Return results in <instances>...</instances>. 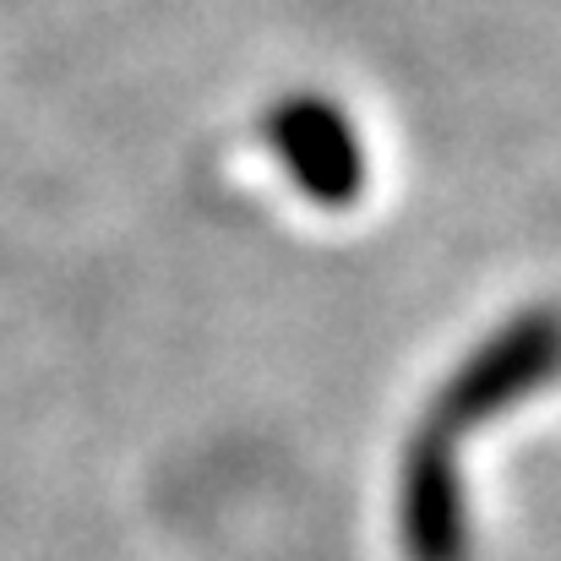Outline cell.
Segmentation results:
<instances>
[{
  "label": "cell",
  "mask_w": 561,
  "mask_h": 561,
  "mask_svg": "<svg viewBox=\"0 0 561 561\" xmlns=\"http://www.w3.org/2000/svg\"><path fill=\"white\" fill-rule=\"evenodd\" d=\"M551 381H561V306H529L513 322H502L442 381V392L420 425L458 447L474 425L518 409L524 398L546 392Z\"/></svg>",
  "instance_id": "6da1fadb"
},
{
  "label": "cell",
  "mask_w": 561,
  "mask_h": 561,
  "mask_svg": "<svg viewBox=\"0 0 561 561\" xmlns=\"http://www.w3.org/2000/svg\"><path fill=\"white\" fill-rule=\"evenodd\" d=\"M267 148L278 153V164L289 170V181L322 207H350L366 191V148L350 126V115L322 99V93H300L267 110L262 121Z\"/></svg>",
  "instance_id": "7a4b0ae2"
},
{
  "label": "cell",
  "mask_w": 561,
  "mask_h": 561,
  "mask_svg": "<svg viewBox=\"0 0 561 561\" xmlns=\"http://www.w3.org/2000/svg\"><path fill=\"white\" fill-rule=\"evenodd\" d=\"M398 546L403 561H469V496L458 474V447L414 425L398 463Z\"/></svg>",
  "instance_id": "3957f363"
}]
</instances>
